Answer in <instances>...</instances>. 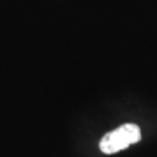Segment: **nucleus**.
<instances>
[{"mask_svg":"<svg viewBox=\"0 0 157 157\" xmlns=\"http://www.w3.org/2000/svg\"><path fill=\"white\" fill-rule=\"evenodd\" d=\"M141 129L135 124H124L112 132L107 133L100 141V150L104 154L111 155L124 150L130 144L141 141Z\"/></svg>","mask_w":157,"mask_h":157,"instance_id":"1","label":"nucleus"}]
</instances>
